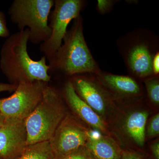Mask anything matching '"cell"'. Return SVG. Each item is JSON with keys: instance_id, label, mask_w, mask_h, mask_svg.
<instances>
[{"instance_id": "52a82bcc", "label": "cell", "mask_w": 159, "mask_h": 159, "mask_svg": "<svg viewBox=\"0 0 159 159\" xmlns=\"http://www.w3.org/2000/svg\"><path fill=\"white\" fill-rule=\"evenodd\" d=\"M54 1V9L50 12L48 20L51 36L39 46L40 52L48 61L62 44L70 23L80 15L87 3L84 0Z\"/></svg>"}, {"instance_id": "9c48e42d", "label": "cell", "mask_w": 159, "mask_h": 159, "mask_svg": "<svg viewBox=\"0 0 159 159\" xmlns=\"http://www.w3.org/2000/svg\"><path fill=\"white\" fill-rule=\"evenodd\" d=\"M48 83L41 81L20 82L11 96L0 99V113L5 119L25 120L40 101Z\"/></svg>"}, {"instance_id": "ba28073f", "label": "cell", "mask_w": 159, "mask_h": 159, "mask_svg": "<svg viewBox=\"0 0 159 159\" xmlns=\"http://www.w3.org/2000/svg\"><path fill=\"white\" fill-rule=\"evenodd\" d=\"M75 92L108 126L119 103L99 83L95 74L77 75L70 79Z\"/></svg>"}, {"instance_id": "5b68a950", "label": "cell", "mask_w": 159, "mask_h": 159, "mask_svg": "<svg viewBox=\"0 0 159 159\" xmlns=\"http://www.w3.org/2000/svg\"><path fill=\"white\" fill-rule=\"evenodd\" d=\"M68 112L61 93L48 84L40 101L25 119L27 145L49 141Z\"/></svg>"}, {"instance_id": "7402d4cb", "label": "cell", "mask_w": 159, "mask_h": 159, "mask_svg": "<svg viewBox=\"0 0 159 159\" xmlns=\"http://www.w3.org/2000/svg\"><path fill=\"white\" fill-rule=\"evenodd\" d=\"M152 70L154 77H159V51L157 52L153 57Z\"/></svg>"}, {"instance_id": "ac0fdd59", "label": "cell", "mask_w": 159, "mask_h": 159, "mask_svg": "<svg viewBox=\"0 0 159 159\" xmlns=\"http://www.w3.org/2000/svg\"><path fill=\"white\" fill-rule=\"evenodd\" d=\"M59 159H95L85 146L78 148Z\"/></svg>"}, {"instance_id": "e0dca14e", "label": "cell", "mask_w": 159, "mask_h": 159, "mask_svg": "<svg viewBox=\"0 0 159 159\" xmlns=\"http://www.w3.org/2000/svg\"><path fill=\"white\" fill-rule=\"evenodd\" d=\"M159 135V113L152 115L148 118L145 129V141L154 139Z\"/></svg>"}, {"instance_id": "5bb4252c", "label": "cell", "mask_w": 159, "mask_h": 159, "mask_svg": "<svg viewBox=\"0 0 159 159\" xmlns=\"http://www.w3.org/2000/svg\"><path fill=\"white\" fill-rule=\"evenodd\" d=\"M85 146L95 159H121L123 149L113 137L91 133Z\"/></svg>"}, {"instance_id": "8fae6325", "label": "cell", "mask_w": 159, "mask_h": 159, "mask_svg": "<svg viewBox=\"0 0 159 159\" xmlns=\"http://www.w3.org/2000/svg\"><path fill=\"white\" fill-rule=\"evenodd\" d=\"M95 75L119 104L144 100L145 98V87L134 77L102 70Z\"/></svg>"}, {"instance_id": "d4e9b609", "label": "cell", "mask_w": 159, "mask_h": 159, "mask_svg": "<svg viewBox=\"0 0 159 159\" xmlns=\"http://www.w3.org/2000/svg\"><path fill=\"white\" fill-rule=\"evenodd\" d=\"M5 118L3 116L2 114L0 113V127L3 125V123H4V122H5Z\"/></svg>"}, {"instance_id": "4fadbf2b", "label": "cell", "mask_w": 159, "mask_h": 159, "mask_svg": "<svg viewBox=\"0 0 159 159\" xmlns=\"http://www.w3.org/2000/svg\"><path fill=\"white\" fill-rule=\"evenodd\" d=\"M61 94L73 115L80 122L100 134L111 137L106 123L79 97L70 80L65 83Z\"/></svg>"}, {"instance_id": "603a6c76", "label": "cell", "mask_w": 159, "mask_h": 159, "mask_svg": "<svg viewBox=\"0 0 159 159\" xmlns=\"http://www.w3.org/2000/svg\"><path fill=\"white\" fill-rule=\"evenodd\" d=\"M150 150L155 159H159V140L157 139L152 142Z\"/></svg>"}, {"instance_id": "2e32d148", "label": "cell", "mask_w": 159, "mask_h": 159, "mask_svg": "<svg viewBox=\"0 0 159 159\" xmlns=\"http://www.w3.org/2000/svg\"><path fill=\"white\" fill-rule=\"evenodd\" d=\"M145 84L146 102L149 106H159V77H153L143 81Z\"/></svg>"}, {"instance_id": "30bf717a", "label": "cell", "mask_w": 159, "mask_h": 159, "mask_svg": "<svg viewBox=\"0 0 159 159\" xmlns=\"http://www.w3.org/2000/svg\"><path fill=\"white\" fill-rule=\"evenodd\" d=\"M91 131L69 112L49 140L55 159L85 146Z\"/></svg>"}, {"instance_id": "7a4b0ae2", "label": "cell", "mask_w": 159, "mask_h": 159, "mask_svg": "<svg viewBox=\"0 0 159 159\" xmlns=\"http://www.w3.org/2000/svg\"><path fill=\"white\" fill-rule=\"evenodd\" d=\"M48 74L68 78L85 74H97L101 71L89 49L83 32L81 15L73 20L62 44L48 61Z\"/></svg>"}, {"instance_id": "6da1fadb", "label": "cell", "mask_w": 159, "mask_h": 159, "mask_svg": "<svg viewBox=\"0 0 159 159\" xmlns=\"http://www.w3.org/2000/svg\"><path fill=\"white\" fill-rule=\"evenodd\" d=\"M29 31L28 29L10 34L0 52V69L9 83L18 85L23 81L49 83V67L44 56L39 61L30 57L28 52Z\"/></svg>"}, {"instance_id": "8992f818", "label": "cell", "mask_w": 159, "mask_h": 159, "mask_svg": "<svg viewBox=\"0 0 159 159\" xmlns=\"http://www.w3.org/2000/svg\"><path fill=\"white\" fill-rule=\"evenodd\" d=\"M54 3V0H14L8 13L19 31L29 29V41L41 44L51 36L49 16Z\"/></svg>"}, {"instance_id": "7c38bea8", "label": "cell", "mask_w": 159, "mask_h": 159, "mask_svg": "<svg viewBox=\"0 0 159 159\" xmlns=\"http://www.w3.org/2000/svg\"><path fill=\"white\" fill-rule=\"evenodd\" d=\"M27 133L25 120L5 119L0 127V157L15 159L25 150Z\"/></svg>"}, {"instance_id": "3957f363", "label": "cell", "mask_w": 159, "mask_h": 159, "mask_svg": "<svg viewBox=\"0 0 159 159\" xmlns=\"http://www.w3.org/2000/svg\"><path fill=\"white\" fill-rule=\"evenodd\" d=\"M147 104L144 99L119 104L108 127L111 137L123 149L143 152L145 126L152 113Z\"/></svg>"}, {"instance_id": "9a60e30c", "label": "cell", "mask_w": 159, "mask_h": 159, "mask_svg": "<svg viewBox=\"0 0 159 159\" xmlns=\"http://www.w3.org/2000/svg\"><path fill=\"white\" fill-rule=\"evenodd\" d=\"M15 159H55L49 141L28 145Z\"/></svg>"}, {"instance_id": "44dd1931", "label": "cell", "mask_w": 159, "mask_h": 159, "mask_svg": "<svg viewBox=\"0 0 159 159\" xmlns=\"http://www.w3.org/2000/svg\"><path fill=\"white\" fill-rule=\"evenodd\" d=\"M121 159H146L141 152L123 149Z\"/></svg>"}, {"instance_id": "ffe728a7", "label": "cell", "mask_w": 159, "mask_h": 159, "mask_svg": "<svg viewBox=\"0 0 159 159\" xmlns=\"http://www.w3.org/2000/svg\"><path fill=\"white\" fill-rule=\"evenodd\" d=\"M10 34L7 26L6 15L2 11H0V38H7Z\"/></svg>"}, {"instance_id": "484cf974", "label": "cell", "mask_w": 159, "mask_h": 159, "mask_svg": "<svg viewBox=\"0 0 159 159\" xmlns=\"http://www.w3.org/2000/svg\"><path fill=\"white\" fill-rule=\"evenodd\" d=\"M0 159H1V157H0Z\"/></svg>"}, {"instance_id": "cb8c5ba5", "label": "cell", "mask_w": 159, "mask_h": 159, "mask_svg": "<svg viewBox=\"0 0 159 159\" xmlns=\"http://www.w3.org/2000/svg\"><path fill=\"white\" fill-rule=\"evenodd\" d=\"M18 85L10 83H0V93L3 92H14Z\"/></svg>"}, {"instance_id": "277c9868", "label": "cell", "mask_w": 159, "mask_h": 159, "mask_svg": "<svg viewBox=\"0 0 159 159\" xmlns=\"http://www.w3.org/2000/svg\"><path fill=\"white\" fill-rule=\"evenodd\" d=\"M129 76L143 81L154 77L152 70L153 57L159 51V39L154 31L139 28L117 40Z\"/></svg>"}, {"instance_id": "d6986e66", "label": "cell", "mask_w": 159, "mask_h": 159, "mask_svg": "<svg viewBox=\"0 0 159 159\" xmlns=\"http://www.w3.org/2000/svg\"><path fill=\"white\" fill-rule=\"evenodd\" d=\"M119 2L118 0H98L96 9L99 14H107L111 11L114 6Z\"/></svg>"}]
</instances>
